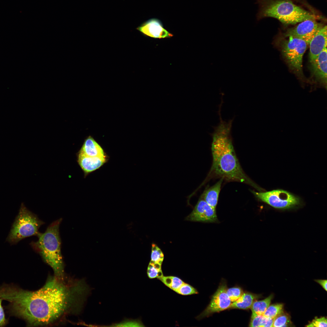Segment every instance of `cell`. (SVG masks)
Wrapping results in <instances>:
<instances>
[{"instance_id":"3","label":"cell","mask_w":327,"mask_h":327,"mask_svg":"<svg viewBox=\"0 0 327 327\" xmlns=\"http://www.w3.org/2000/svg\"><path fill=\"white\" fill-rule=\"evenodd\" d=\"M61 220L60 218L51 223L44 233H39L38 240L30 245L52 268L55 275L62 277L64 276V263L59 230Z\"/></svg>"},{"instance_id":"27","label":"cell","mask_w":327,"mask_h":327,"mask_svg":"<svg viewBox=\"0 0 327 327\" xmlns=\"http://www.w3.org/2000/svg\"><path fill=\"white\" fill-rule=\"evenodd\" d=\"M111 326L117 327H142L143 324L139 320H125L120 323L114 324Z\"/></svg>"},{"instance_id":"25","label":"cell","mask_w":327,"mask_h":327,"mask_svg":"<svg viewBox=\"0 0 327 327\" xmlns=\"http://www.w3.org/2000/svg\"><path fill=\"white\" fill-rule=\"evenodd\" d=\"M175 291L183 295H188L198 293V291L194 288L184 282Z\"/></svg>"},{"instance_id":"29","label":"cell","mask_w":327,"mask_h":327,"mask_svg":"<svg viewBox=\"0 0 327 327\" xmlns=\"http://www.w3.org/2000/svg\"><path fill=\"white\" fill-rule=\"evenodd\" d=\"M2 300L0 298V326H1L4 325L5 322V314L1 305Z\"/></svg>"},{"instance_id":"20","label":"cell","mask_w":327,"mask_h":327,"mask_svg":"<svg viewBox=\"0 0 327 327\" xmlns=\"http://www.w3.org/2000/svg\"><path fill=\"white\" fill-rule=\"evenodd\" d=\"M158 279L174 291L177 289L184 283L180 279L175 276H163Z\"/></svg>"},{"instance_id":"16","label":"cell","mask_w":327,"mask_h":327,"mask_svg":"<svg viewBox=\"0 0 327 327\" xmlns=\"http://www.w3.org/2000/svg\"><path fill=\"white\" fill-rule=\"evenodd\" d=\"M223 179L221 178L214 185L206 190L201 196L210 206L215 209Z\"/></svg>"},{"instance_id":"2","label":"cell","mask_w":327,"mask_h":327,"mask_svg":"<svg viewBox=\"0 0 327 327\" xmlns=\"http://www.w3.org/2000/svg\"><path fill=\"white\" fill-rule=\"evenodd\" d=\"M218 112L220 122L211 134L213 158L211 170L223 179L246 183L260 191L261 189L245 174L236 157L231 136L233 119L224 121L221 117L220 108Z\"/></svg>"},{"instance_id":"11","label":"cell","mask_w":327,"mask_h":327,"mask_svg":"<svg viewBox=\"0 0 327 327\" xmlns=\"http://www.w3.org/2000/svg\"><path fill=\"white\" fill-rule=\"evenodd\" d=\"M137 29L144 35L156 38H169L173 35L165 29L161 21L152 18L143 22Z\"/></svg>"},{"instance_id":"4","label":"cell","mask_w":327,"mask_h":327,"mask_svg":"<svg viewBox=\"0 0 327 327\" xmlns=\"http://www.w3.org/2000/svg\"><path fill=\"white\" fill-rule=\"evenodd\" d=\"M259 6L258 20L265 17L276 18L286 25L294 24L319 18L294 4L290 0H256Z\"/></svg>"},{"instance_id":"1","label":"cell","mask_w":327,"mask_h":327,"mask_svg":"<svg viewBox=\"0 0 327 327\" xmlns=\"http://www.w3.org/2000/svg\"><path fill=\"white\" fill-rule=\"evenodd\" d=\"M89 289L82 280L55 275L35 291L2 287L0 288V298L9 302L14 313L29 325L46 326L80 311Z\"/></svg>"},{"instance_id":"17","label":"cell","mask_w":327,"mask_h":327,"mask_svg":"<svg viewBox=\"0 0 327 327\" xmlns=\"http://www.w3.org/2000/svg\"><path fill=\"white\" fill-rule=\"evenodd\" d=\"M257 296L247 292L243 293L236 301L231 303L230 308L246 309L251 308Z\"/></svg>"},{"instance_id":"13","label":"cell","mask_w":327,"mask_h":327,"mask_svg":"<svg viewBox=\"0 0 327 327\" xmlns=\"http://www.w3.org/2000/svg\"><path fill=\"white\" fill-rule=\"evenodd\" d=\"M327 48L316 58L310 62V70L313 77L326 85L327 83Z\"/></svg>"},{"instance_id":"15","label":"cell","mask_w":327,"mask_h":327,"mask_svg":"<svg viewBox=\"0 0 327 327\" xmlns=\"http://www.w3.org/2000/svg\"><path fill=\"white\" fill-rule=\"evenodd\" d=\"M78 152L90 157H106L101 147L91 136L85 139Z\"/></svg>"},{"instance_id":"6","label":"cell","mask_w":327,"mask_h":327,"mask_svg":"<svg viewBox=\"0 0 327 327\" xmlns=\"http://www.w3.org/2000/svg\"><path fill=\"white\" fill-rule=\"evenodd\" d=\"M308 45L303 40L289 37L282 43V53L290 68L296 74L302 75L303 57Z\"/></svg>"},{"instance_id":"28","label":"cell","mask_w":327,"mask_h":327,"mask_svg":"<svg viewBox=\"0 0 327 327\" xmlns=\"http://www.w3.org/2000/svg\"><path fill=\"white\" fill-rule=\"evenodd\" d=\"M327 319L325 317L315 318L307 325V327H322L327 326Z\"/></svg>"},{"instance_id":"23","label":"cell","mask_w":327,"mask_h":327,"mask_svg":"<svg viewBox=\"0 0 327 327\" xmlns=\"http://www.w3.org/2000/svg\"><path fill=\"white\" fill-rule=\"evenodd\" d=\"M290 323V317L288 315L283 312L274 318L272 327L288 326Z\"/></svg>"},{"instance_id":"30","label":"cell","mask_w":327,"mask_h":327,"mask_svg":"<svg viewBox=\"0 0 327 327\" xmlns=\"http://www.w3.org/2000/svg\"><path fill=\"white\" fill-rule=\"evenodd\" d=\"M315 281L319 283L326 291H327V280H326L317 279L315 280Z\"/></svg>"},{"instance_id":"26","label":"cell","mask_w":327,"mask_h":327,"mask_svg":"<svg viewBox=\"0 0 327 327\" xmlns=\"http://www.w3.org/2000/svg\"><path fill=\"white\" fill-rule=\"evenodd\" d=\"M226 293L231 302L237 300L243 293L242 289L239 287H234L227 289Z\"/></svg>"},{"instance_id":"18","label":"cell","mask_w":327,"mask_h":327,"mask_svg":"<svg viewBox=\"0 0 327 327\" xmlns=\"http://www.w3.org/2000/svg\"><path fill=\"white\" fill-rule=\"evenodd\" d=\"M272 298L273 295L271 294L263 300L254 301L250 308L252 314L263 315L269 306Z\"/></svg>"},{"instance_id":"14","label":"cell","mask_w":327,"mask_h":327,"mask_svg":"<svg viewBox=\"0 0 327 327\" xmlns=\"http://www.w3.org/2000/svg\"><path fill=\"white\" fill-rule=\"evenodd\" d=\"M77 162L85 175L99 169L107 161V157H92L78 153Z\"/></svg>"},{"instance_id":"24","label":"cell","mask_w":327,"mask_h":327,"mask_svg":"<svg viewBox=\"0 0 327 327\" xmlns=\"http://www.w3.org/2000/svg\"><path fill=\"white\" fill-rule=\"evenodd\" d=\"M151 260L162 264L164 258V254L160 249L156 245L153 243L151 256Z\"/></svg>"},{"instance_id":"8","label":"cell","mask_w":327,"mask_h":327,"mask_svg":"<svg viewBox=\"0 0 327 327\" xmlns=\"http://www.w3.org/2000/svg\"><path fill=\"white\" fill-rule=\"evenodd\" d=\"M225 283H222L212 296L210 302L204 310L197 317L198 319L230 308L231 302L226 293Z\"/></svg>"},{"instance_id":"22","label":"cell","mask_w":327,"mask_h":327,"mask_svg":"<svg viewBox=\"0 0 327 327\" xmlns=\"http://www.w3.org/2000/svg\"><path fill=\"white\" fill-rule=\"evenodd\" d=\"M283 312V305L281 303L273 304L269 306L263 315L272 319Z\"/></svg>"},{"instance_id":"5","label":"cell","mask_w":327,"mask_h":327,"mask_svg":"<svg viewBox=\"0 0 327 327\" xmlns=\"http://www.w3.org/2000/svg\"><path fill=\"white\" fill-rule=\"evenodd\" d=\"M44 223L22 203L6 240L13 245L26 237L37 236L40 233L39 229Z\"/></svg>"},{"instance_id":"19","label":"cell","mask_w":327,"mask_h":327,"mask_svg":"<svg viewBox=\"0 0 327 327\" xmlns=\"http://www.w3.org/2000/svg\"><path fill=\"white\" fill-rule=\"evenodd\" d=\"M273 319L266 317L263 315L252 314L249 326L257 327H272Z\"/></svg>"},{"instance_id":"7","label":"cell","mask_w":327,"mask_h":327,"mask_svg":"<svg viewBox=\"0 0 327 327\" xmlns=\"http://www.w3.org/2000/svg\"><path fill=\"white\" fill-rule=\"evenodd\" d=\"M258 199L276 209H288L299 205L300 203L299 197L286 190L276 189L264 192L253 191Z\"/></svg>"},{"instance_id":"9","label":"cell","mask_w":327,"mask_h":327,"mask_svg":"<svg viewBox=\"0 0 327 327\" xmlns=\"http://www.w3.org/2000/svg\"><path fill=\"white\" fill-rule=\"evenodd\" d=\"M315 19L302 21L296 27L289 29L285 34L286 37H292L304 41L309 45L312 39L323 27Z\"/></svg>"},{"instance_id":"21","label":"cell","mask_w":327,"mask_h":327,"mask_svg":"<svg viewBox=\"0 0 327 327\" xmlns=\"http://www.w3.org/2000/svg\"><path fill=\"white\" fill-rule=\"evenodd\" d=\"M161 265L150 261L147 269V273L150 279L160 278L163 276L161 269Z\"/></svg>"},{"instance_id":"12","label":"cell","mask_w":327,"mask_h":327,"mask_svg":"<svg viewBox=\"0 0 327 327\" xmlns=\"http://www.w3.org/2000/svg\"><path fill=\"white\" fill-rule=\"evenodd\" d=\"M327 30L326 25L323 26L310 41L309 44V56L310 62L314 60L318 55L327 48Z\"/></svg>"},{"instance_id":"10","label":"cell","mask_w":327,"mask_h":327,"mask_svg":"<svg viewBox=\"0 0 327 327\" xmlns=\"http://www.w3.org/2000/svg\"><path fill=\"white\" fill-rule=\"evenodd\" d=\"M187 220L205 222L217 221L216 209L210 206L203 199H200L191 213L186 217Z\"/></svg>"}]
</instances>
